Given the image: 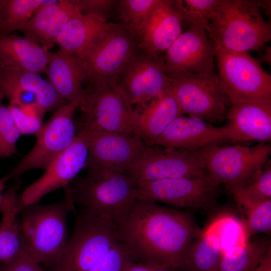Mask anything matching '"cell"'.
Wrapping results in <instances>:
<instances>
[{"label":"cell","instance_id":"52a82bcc","mask_svg":"<svg viewBox=\"0 0 271 271\" xmlns=\"http://www.w3.org/2000/svg\"><path fill=\"white\" fill-rule=\"evenodd\" d=\"M211 42L215 51L217 76L231 105L271 104V76L259 62L248 52L229 51Z\"/></svg>","mask_w":271,"mask_h":271},{"label":"cell","instance_id":"ba28073f","mask_svg":"<svg viewBox=\"0 0 271 271\" xmlns=\"http://www.w3.org/2000/svg\"><path fill=\"white\" fill-rule=\"evenodd\" d=\"M208 176L218 185L245 187L262 172L271 147L260 143L253 147L219 145L200 149Z\"/></svg>","mask_w":271,"mask_h":271},{"label":"cell","instance_id":"7bdbcfd3","mask_svg":"<svg viewBox=\"0 0 271 271\" xmlns=\"http://www.w3.org/2000/svg\"><path fill=\"white\" fill-rule=\"evenodd\" d=\"M172 267L167 265H155L152 271H175Z\"/></svg>","mask_w":271,"mask_h":271},{"label":"cell","instance_id":"f35d334b","mask_svg":"<svg viewBox=\"0 0 271 271\" xmlns=\"http://www.w3.org/2000/svg\"><path fill=\"white\" fill-rule=\"evenodd\" d=\"M0 271H44L41 264L23 245L20 253L10 261L0 264Z\"/></svg>","mask_w":271,"mask_h":271},{"label":"cell","instance_id":"ffe728a7","mask_svg":"<svg viewBox=\"0 0 271 271\" xmlns=\"http://www.w3.org/2000/svg\"><path fill=\"white\" fill-rule=\"evenodd\" d=\"M225 118L233 143L271 140V104L241 102L229 107Z\"/></svg>","mask_w":271,"mask_h":271},{"label":"cell","instance_id":"3957f363","mask_svg":"<svg viewBox=\"0 0 271 271\" xmlns=\"http://www.w3.org/2000/svg\"><path fill=\"white\" fill-rule=\"evenodd\" d=\"M256 0H220L206 31L209 39L229 51H258L271 39Z\"/></svg>","mask_w":271,"mask_h":271},{"label":"cell","instance_id":"60d3db41","mask_svg":"<svg viewBox=\"0 0 271 271\" xmlns=\"http://www.w3.org/2000/svg\"><path fill=\"white\" fill-rule=\"evenodd\" d=\"M252 271H271V248Z\"/></svg>","mask_w":271,"mask_h":271},{"label":"cell","instance_id":"e0dca14e","mask_svg":"<svg viewBox=\"0 0 271 271\" xmlns=\"http://www.w3.org/2000/svg\"><path fill=\"white\" fill-rule=\"evenodd\" d=\"M90 132L88 157L84 168L86 171L125 173L148 146L134 135L104 131Z\"/></svg>","mask_w":271,"mask_h":271},{"label":"cell","instance_id":"4fadbf2b","mask_svg":"<svg viewBox=\"0 0 271 271\" xmlns=\"http://www.w3.org/2000/svg\"><path fill=\"white\" fill-rule=\"evenodd\" d=\"M76 136L72 143L57 156L45 169L43 175L27 187L18 197L19 212L37 203L52 191L69 185L84 168L88 154L91 133L76 126Z\"/></svg>","mask_w":271,"mask_h":271},{"label":"cell","instance_id":"d4e9b609","mask_svg":"<svg viewBox=\"0 0 271 271\" xmlns=\"http://www.w3.org/2000/svg\"><path fill=\"white\" fill-rule=\"evenodd\" d=\"M45 72L50 83L67 102L81 98L87 74L83 61L62 49L52 53Z\"/></svg>","mask_w":271,"mask_h":271},{"label":"cell","instance_id":"484cf974","mask_svg":"<svg viewBox=\"0 0 271 271\" xmlns=\"http://www.w3.org/2000/svg\"><path fill=\"white\" fill-rule=\"evenodd\" d=\"M20 89L34 93L37 104L46 112L55 111L65 104L49 81L43 79L40 74L7 70L0 68V92L5 97L9 91Z\"/></svg>","mask_w":271,"mask_h":271},{"label":"cell","instance_id":"d590c367","mask_svg":"<svg viewBox=\"0 0 271 271\" xmlns=\"http://www.w3.org/2000/svg\"><path fill=\"white\" fill-rule=\"evenodd\" d=\"M8 107L22 135L33 134L36 137L39 133L44 125L42 117L27 114L13 104H9Z\"/></svg>","mask_w":271,"mask_h":271},{"label":"cell","instance_id":"836d02e7","mask_svg":"<svg viewBox=\"0 0 271 271\" xmlns=\"http://www.w3.org/2000/svg\"><path fill=\"white\" fill-rule=\"evenodd\" d=\"M173 6L180 13L183 21L190 26L206 30L220 3V0H174Z\"/></svg>","mask_w":271,"mask_h":271},{"label":"cell","instance_id":"b9f144b4","mask_svg":"<svg viewBox=\"0 0 271 271\" xmlns=\"http://www.w3.org/2000/svg\"><path fill=\"white\" fill-rule=\"evenodd\" d=\"M9 174L0 178V203L3 196V191L5 188V183L7 181L11 179Z\"/></svg>","mask_w":271,"mask_h":271},{"label":"cell","instance_id":"ac0fdd59","mask_svg":"<svg viewBox=\"0 0 271 271\" xmlns=\"http://www.w3.org/2000/svg\"><path fill=\"white\" fill-rule=\"evenodd\" d=\"M230 141L228 127H217L201 119L181 115L149 146L194 151Z\"/></svg>","mask_w":271,"mask_h":271},{"label":"cell","instance_id":"8fae6325","mask_svg":"<svg viewBox=\"0 0 271 271\" xmlns=\"http://www.w3.org/2000/svg\"><path fill=\"white\" fill-rule=\"evenodd\" d=\"M137 184L162 179L208 176L200 149L194 151L148 146L125 172Z\"/></svg>","mask_w":271,"mask_h":271},{"label":"cell","instance_id":"83f0119b","mask_svg":"<svg viewBox=\"0 0 271 271\" xmlns=\"http://www.w3.org/2000/svg\"><path fill=\"white\" fill-rule=\"evenodd\" d=\"M271 248L268 237H257L223 252L213 271H252Z\"/></svg>","mask_w":271,"mask_h":271},{"label":"cell","instance_id":"4316f807","mask_svg":"<svg viewBox=\"0 0 271 271\" xmlns=\"http://www.w3.org/2000/svg\"><path fill=\"white\" fill-rule=\"evenodd\" d=\"M19 185L20 183L17 182L9 188L0 203V264L10 261L23 247L20 223L17 219L19 213L17 191Z\"/></svg>","mask_w":271,"mask_h":271},{"label":"cell","instance_id":"8992f818","mask_svg":"<svg viewBox=\"0 0 271 271\" xmlns=\"http://www.w3.org/2000/svg\"><path fill=\"white\" fill-rule=\"evenodd\" d=\"M86 84L78 107L80 120L76 126L90 132L134 135L133 110L117 84V77L90 79Z\"/></svg>","mask_w":271,"mask_h":271},{"label":"cell","instance_id":"f546056e","mask_svg":"<svg viewBox=\"0 0 271 271\" xmlns=\"http://www.w3.org/2000/svg\"><path fill=\"white\" fill-rule=\"evenodd\" d=\"M222 254L217 237L206 229L192 242L187 252L184 269L213 271Z\"/></svg>","mask_w":271,"mask_h":271},{"label":"cell","instance_id":"e575fe53","mask_svg":"<svg viewBox=\"0 0 271 271\" xmlns=\"http://www.w3.org/2000/svg\"><path fill=\"white\" fill-rule=\"evenodd\" d=\"M0 92V158L12 156L17 152L16 144L22 136L8 107L3 103Z\"/></svg>","mask_w":271,"mask_h":271},{"label":"cell","instance_id":"2e32d148","mask_svg":"<svg viewBox=\"0 0 271 271\" xmlns=\"http://www.w3.org/2000/svg\"><path fill=\"white\" fill-rule=\"evenodd\" d=\"M141 51L139 40L121 24L113 23L101 41L83 60L87 81L117 77Z\"/></svg>","mask_w":271,"mask_h":271},{"label":"cell","instance_id":"f1b7e54d","mask_svg":"<svg viewBox=\"0 0 271 271\" xmlns=\"http://www.w3.org/2000/svg\"><path fill=\"white\" fill-rule=\"evenodd\" d=\"M245 215L243 219L248 236L271 230V199L256 200L247 195L241 187L226 188Z\"/></svg>","mask_w":271,"mask_h":271},{"label":"cell","instance_id":"d6986e66","mask_svg":"<svg viewBox=\"0 0 271 271\" xmlns=\"http://www.w3.org/2000/svg\"><path fill=\"white\" fill-rule=\"evenodd\" d=\"M183 22L171 1L158 0L139 34L141 50L153 54L166 52L183 33Z\"/></svg>","mask_w":271,"mask_h":271},{"label":"cell","instance_id":"30bf717a","mask_svg":"<svg viewBox=\"0 0 271 271\" xmlns=\"http://www.w3.org/2000/svg\"><path fill=\"white\" fill-rule=\"evenodd\" d=\"M80 100L67 102L54 112L36 136L33 148L9 173L11 179L18 178L30 170H45L72 143L76 136L74 115Z\"/></svg>","mask_w":271,"mask_h":271},{"label":"cell","instance_id":"277c9868","mask_svg":"<svg viewBox=\"0 0 271 271\" xmlns=\"http://www.w3.org/2000/svg\"><path fill=\"white\" fill-rule=\"evenodd\" d=\"M74 211V204L66 193L59 203H36L22 211L23 245L41 264L51 265L62 254L69 239L67 215Z\"/></svg>","mask_w":271,"mask_h":271},{"label":"cell","instance_id":"9a60e30c","mask_svg":"<svg viewBox=\"0 0 271 271\" xmlns=\"http://www.w3.org/2000/svg\"><path fill=\"white\" fill-rule=\"evenodd\" d=\"M215 48L205 30L190 26L170 46L164 55L168 77L185 74H215Z\"/></svg>","mask_w":271,"mask_h":271},{"label":"cell","instance_id":"44dd1931","mask_svg":"<svg viewBox=\"0 0 271 271\" xmlns=\"http://www.w3.org/2000/svg\"><path fill=\"white\" fill-rule=\"evenodd\" d=\"M113 23L78 12L56 38L60 49L85 59L103 38Z\"/></svg>","mask_w":271,"mask_h":271},{"label":"cell","instance_id":"6da1fadb","mask_svg":"<svg viewBox=\"0 0 271 271\" xmlns=\"http://www.w3.org/2000/svg\"><path fill=\"white\" fill-rule=\"evenodd\" d=\"M116 227L138 261L175 270L184 269L189 248L202 231L188 212L145 200Z\"/></svg>","mask_w":271,"mask_h":271},{"label":"cell","instance_id":"603a6c76","mask_svg":"<svg viewBox=\"0 0 271 271\" xmlns=\"http://www.w3.org/2000/svg\"><path fill=\"white\" fill-rule=\"evenodd\" d=\"M78 12L71 0H50L19 31L28 39L49 50L68 21Z\"/></svg>","mask_w":271,"mask_h":271},{"label":"cell","instance_id":"74e56055","mask_svg":"<svg viewBox=\"0 0 271 271\" xmlns=\"http://www.w3.org/2000/svg\"><path fill=\"white\" fill-rule=\"evenodd\" d=\"M250 197L257 200L271 199V167L265 166L262 173L250 184L241 187Z\"/></svg>","mask_w":271,"mask_h":271},{"label":"cell","instance_id":"7a4b0ae2","mask_svg":"<svg viewBox=\"0 0 271 271\" xmlns=\"http://www.w3.org/2000/svg\"><path fill=\"white\" fill-rule=\"evenodd\" d=\"M64 188L72 202L109 219L116 226L130 213L138 199L137 185L125 173L86 171Z\"/></svg>","mask_w":271,"mask_h":271},{"label":"cell","instance_id":"d6a6232c","mask_svg":"<svg viewBox=\"0 0 271 271\" xmlns=\"http://www.w3.org/2000/svg\"><path fill=\"white\" fill-rule=\"evenodd\" d=\"M158 0H121L115 7L120 23L138 40L149 14Z\"/></svg>","mask_w":271,"mask_h":271},{"label":"cell","instance_id":"ab89813d","mask_svg":"<svg viewBox=\"0 0 271 271\" xmlns=\"http://www.w3.org/2000/svg\"><path fill=\"white\" fill-rule=\"evenodd\" d=\"M155 265L135 261L130 263L124 271H152Z\"/></svg>","mask_w":271,"mask_h":271},{"label":"cell","instance_id":"7c38bea8","mask_svg":"<svg viewBox=\"0 0 271 271\" xmlns=\"http://www.w3.org/2000/svg\"><path fill=\"white\" fill-rule=\"evenodd\" d=\"M218 186L208 176L162 179L137 184V197L138 200L210 212L217 206Z\"/></svg>","mask_w":271,"mask_h":271},{"label":"cell","instance_id":"cb8c5ba5","mask_svg":"<svg viewBox=\"0 0 271 271\" xmlns=\"http://www.w3.org/2000/svg\"><path fill=\"white\" fill-rule=\"evenodd\" d=\"M49 50L17 35L0 36V68L5 70L45 72L51 53Z\"/></svg>","mask_w":271,"mask_h":271},{"label":"cell","instance_id":"7402d4cb","mask_svg":"<svg viewBox=\"0 0 271 271\" xmlns=\"http://www.w3.org/2000/svg\"><path fill=\"white\" fill-rule=\"evenodd\" d=\"M182 115L178 102L170 87L140 110L133 111L134 135L149 145Z\"/></svg>","mask_w":271,"mask_h":271},{"label":"cell","instance_id":"ee69618b","mask_svg":"<svg viewBox=\"0 0 271 271\" xmlns=\"http://www.w3.org/2000/svg\"><path fill=\"white\" fill-rule=\"evenodd\" d=\"M270 47H266L265 49V52L264 53V55L262 56V58H261L264 62H265V63H267L268 64L270 63Z\"/></svg>","mask_w":271,"mask_h":271},{"label":"cell","instance_id":"8d00e7d4","mask_svg":"<svg viewBox=\"0 0 271 271\" xmlns=\"http://www.w3.org/2000/svg\"><path fill=\"white\" fill-rule=\"evenodd\" d=\"M77 10L83 14L91 15L107 21L116 6L115 0H71Z\"/></svg>","mask_w":271,"mask_h":271},{"label":"cell","instance_id":"5b68a950","mask_svg":"<svg viewBox=\"0 0 271 271\" xmlns=\"http://www.w3.org/2000/svg\"><path fill=\"white\" fill-rule=\"evenodd\" d=\"M119 240L111 221L83 208L63 251L48 271H92Z\"/></svg>","mask_w":271,"mask_h":271},{"label":"cell","instance_id":"5bb4252c","mask_svg":"<svg viewBox=\"0 0 271 271\" xmlns=\"http://www.w3.org/2000/svg\"><path fill=\"white\" fill-rule=\"evenodd\" d=\"M117 83L133 111H138L170 87L164 55L141 51L117 76Z\"/></svg>","mask_w":271,"mask_h":271},{"label":"cell","instance_id":"1f68e13d","mask_svg":"<svg viewBox=\"0 0 271 271\" xmlns=\"http://www.w3.org/2000/svg\"><path fill=\"white\" fill-rule=\"evenodd\" d=\"M50 0H0V36L19 30Z\"/></svg>","mask_w":271,"mask_h":271},{"label":"cell","instance_id":"4dcf8cb0","mask_svg":"<svg viewBox=\"0 0 271 271\" xmlns=\"http://www.w3.org/2000/svg\"><path fill=\"white\" fill-rule=\"evenodd\" d=\"M205 229L217 237L222 253L233 247L242 245L249 240L243 220L228 212L216 216Z\"/></svg>","mask_w":271,"mask_h":271},{"label":"cell","instance_id":"9c48e42d","mask_svg":"<svg viewBox=\"0 0 271 271\" xmlns=\"http://www.w3.org/2000/svg\"><path fill=\"white\" fill-rule=\"evenodd\" d=\"M170 88L183 114L211 124L225 118L230 102L216 74L179 75L170 78Z\"/></svg>","mask_w":271,"mask_h":271}]
</instances>
